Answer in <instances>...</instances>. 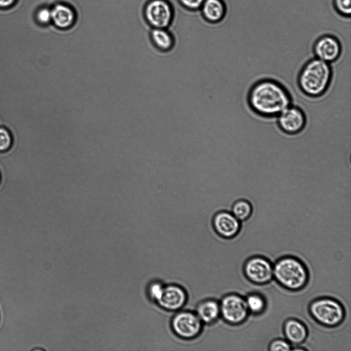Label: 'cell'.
Listing matches in <instances>:
<instances>
[{
	"label": "cell",
	"mask_w": 351,
	"mask_h": 351,
	"mask_svg": "<svg viewBox=\"0 0 351 351\" xmlns=\"http://www.w3.org/2000/svg\"><path fill=\"white\" fill-rule=\"evenodd\" d=\"M292 97L286 86L279 80L258 79L250 86L247 103L251 110L265 119H274L292 104Z\"/></svg>",
	"instance_id": "cell-1"
},
{
	"label": "cell",
	"mask_w": 351,
	"mask_h": 351,
	"mask_svg": "<svg viewBox=\"0 0 351 351\" xmlns=\"http://www.w3.org/2000/svg\"><path fill=\"white\" fill-rule=\"evenodd\" d=\"M330 64L313 57L300 68L296 84L301 93L308 98H319L328 91L333 79Z\"/></svg>",
	"instance_id": "cell-2"
},
{
	"label": "cell",
	"mask_w": 351,
	"mask_h": 351,
	"mask_svg": "<svg viewBox=\"0 0 351 351\" xmlns=\"http://www.w3.org/2000/svg\"><path fill=\"white\" fill-rule=\"evenodd\" d=\"M273 279L282 287L289 291H299L308 282V270L304 263L296 257H281L273 264Z\"/></svg>",
	"instance_id": "cell-3"
},
{
	"label": "cell",
	"mask_w": 351,
	"mask_h": 351,
	"mask_svg": "<svg viewBox=\"0 0 351 351\" xmlns=\"http://www.w3.org/2000/svg\"><path fill=\"white\" fill-rule=\"evenodd\" d=\"M311 317L320 325L332 328L340 325L345 317L343 305L330 297L318 298L311 301L308 306Z\"/></svg>",
	"instance_id": "cell-4"
},
{
	"label": "cell",
	"mask_w": 351,
	"mask_h": 351,
	"mask_svg": "<svg viewBox=\"0 0 351 351\" xmlns=\"http://www.w3.org/2000/svg\"><path fill=\"white\" fill-rule=\"evenodd\" d=\"M204 324L194 311L180 310L175 312L170 321V327L175 335L185 340L197 338L201 334Z\"/></svg>",
	"instance_id": "cell-5"
},
{
	"label": "cell",
	"mask_w": 351,
	"mask_h": 351,
	"mask_svg": "<svg viewBox=\"0 0 351 351\" xmlns=\"http://www.w3.org/2000/svg\"><path fill=\"white\" fill-rule=\"evenodd\" d=\"M219 301L220 318L231 325L245 322L250 314L245 298L236 293L225 294Z\"/></svg>",
	"instance_id": "cell-6"
},
{
	"label": "cell",
	"mask_w": 351,
	"mask_h": 351,
	"mask_svg": "<svg viewBox=\"0 0 351 351\" xmlns=\"http://www.w3.org/2000/svg\"><path fill=\"white\" fill-rule=\"evenodd\" d=\"M143 14L146 23L152 28H168L174 16L173 6L168 0H149Z\"/></svg>",
	"instance_id": "cell-7"
},
{
	"label": "cell",
	"mask_w": 351,
	"mask_h": 351,
	"mask_svg": "<svg viewBox=\"0 0 351 351\" xmlns=\"http://www.w3.org/2000/svg\"><path fill=\"white\" fill-rule=\"evenodd\" d=\"M246 278L256 285H265L273 279V264L267 258L260 255L249 257L243 266Z\"/></svg>",
	"instance_id": "cell-8"
},
{
	"label": "cell",
	"mask_w": 351,
	"mask_h": 351,
	"mask_svg": "<svg viewBox=\"0 0 351 351\" xmlns=\"http://www.w3.org/2000/svg\"><path fill=\"white\" fill-rule=\"evenodd\" d=\"M275 119L279 128L289 135L302 132L308 120L306 114L302 107L292 104L286 108Z\"/></svg>",
	"instance_id": "cell-9"
},
{
	"label": "cell",
	"mask_w": 351,
	"mask_h": 351,
	"mask_svg": "<svg viewBox=\"0 0 351 351\" xmlns=\"http://www.w3.org/2000/svg\"><path fill=\"white\" fill-rule=\"evenodd\" d=\"M312 52L313 57L331 64L340 58L343 52V46L339 39L336 35L325 33L318 37L313 42Z\"/></svg>",
	"instance_id": "cell-10"
},
{
	"label": "cell",
	"mask_w": 351,
	"mask_h": 351,
	"mask_svg": "<svg viewBox=\"0 0 351 351\" xmlns=\"http://www.w3.org/2000/svg\"><path fill=\"white\" fill-rule=\"evenodd\" d=\"M241 223L228 210L218 211L212 218V226L215 233L227 240L233 239L239 234Z\"/></svg>",
	"instance_id": "cell-11"
},
{
	"label": "cell",
	"mask_w": 351,
	"mask_h": 351,
	"mask_svg": "<svg viewBox=\"0 0 351 351\" xmlns=\"http://www.w3.org/2000/svg\"><path fill=\"white\" fill-rule=\"evenodd\" d=\"M188 299L186 290L176 283L165 284L161 298L156 305L167 311L175 312L182 309Z\"/></svg>",
	"instance_id": "cell-12"
},
{
	"label": "cell",
	"mask_w": 351,
	"mask_h": 351,
	"mask_svg": "<svg viewBox=\"0 0 351 351\" xmlns=\"http://www.w3.org/2000/svg\"><path fill=\"white\" fill-rule=\"evenodd\" d=\"M285 339L292 345L298 346L307 339L308 330L305 324L295 318H289L285 321L283 326Z\"/></svg>",
	"instance_id": "cell-13"
},
{
	"label": "cell",
	"mask_w": 351,
	"mask_h": 351,
	"mask_svg": "<svg viewBox=\"0 0 351 351\" xmlns=\"http://www.w3.org/2000/svg\"><path fill=\"white\" fill-rule=\"evenodd\" d=\"M194 311L204 325H211L220 318L219 301L214 298L204 299L198 302Z\"/></svg>",
	"instance_id": "cell-14"
},
{
	"label": "cell",
	"mask_w": 351,
	"mask_h": 351,
	"mask_svg": "<svg viewBox=\"0 0 351 351\" xmlns=\"http://www.w3.org/2000/svg\"><path fill=\"white\" fill-rule=\"evenodd\" d=\"M149 40L153 48L161 53L170 52L176 46L175 38L168 28H152Z\"/></svg>",
	"instance_id": "cell-15"
},
{
	"label": "cell",
	"mask_w": 351,
	"mask_h": 351,
	"mask_svg": "<svg viewBox=\"0 0 351 351\" xmlns=\"http://www.w3.org/2000/svg\"><path fill=\"white\" fill-rule=\"evenodd\" d=\"M200 9L203 18L212 24L221 21L227 13L226 5L223 0H204Z\"/></svg>",
	"instance_id": "cell-16"
},
{
	"label": "cell",
	"mask_w": 351,
	"mask_h": 351,
	"mask_svg": "<svg viewBox=\"0 0 351 351\" xmlns=\"http://www.w3.org/2000/svg\"><path fill=\"white\" fill-rule=\"evenodd\" d=\"M51 11V21L58 28L62 29H67L74 23L75 12L68 6L59 4L55 5Z\"/></svg>",
	"instance_id": "cell-17"
},
{
	"label": "cell",
	"mask_w": 351,
	"mask_h": 351,
	"mask_svg": "<svg viewBox=\"0 0 351 351\" xmlns=\"http://www.w3.org/2000/svg\"><path fill=\"white\" fill-rule=\"evenodd\" d=\"M230 212L241 222L248 220L253 213L251 203L245 198H238L232 205Z\"/></svg>",
	"instance_id": "cell-18"
},
{
	"label": "cell",
	"mask_w": 351,
	"mask_h": 351,
	"mask_svg": "<svg viewBox=\"0 0 351 351\" xmlns=\"http://www.w3.org/2000/svg\"><path fill=\"white\" fill-rule=\"evenodd\" d=\"M245 298L250 313L258 316L262 314L266 310L267 301L262 294L256 292H252Z\"/></svg>",
	"instance_id": "cell-19"
},
{
	"label": "cell",
	"mask_w": 351,
	"mask_h": 351,
	"mask_svg": "<svg viewBox=\"0 0 351 351\" xmlns=\"http://www.w3.org/2000/svg\"><path fill=\"white\" fill-rule=\"evenodd\" d=\"M165 284L159 280L149 282L145 289L146 297L150 301L157 304L163 293Z\"/></svg>",
	"instance_id": "cell-20"
},
{
	"label": "cell",
	"mask_w": 351,
	"mask_h": 351,
	"mask_svg": "<svg viewBox=\"0 0 351 351\" xmlns=\"http://www.w3.org/2000/svg\"><path fill=\"white\" fill-rule=\"evenodd\" d=\"M335 11L340 16L349 18L351 15V0H332Z\"/></svg>",
	"instance_id": "cell-21"
},
{
	"label": "cell",
	"mask_w": 351,
	"mask_h": 351,
	"mask_svg": "<svg viewBox=\"0 0 351 351\" xmlns=\"http://www.w3.org/2000/svg\"><path fill=\"white\" fill-rule=\"evenodd\" d=\"M13 144L11 133L7 129L0 128V152H5L10 149Z\"/></svg>",
	"instance_id": "cell-22"
},
{
	"label": "cell",
	"mask_w": 351,
	"mask_h": 351,
	"mask_svg": "<svg viewBox=\"0 0 351 351\" xmlns=\"http://www.w3.org/2000/svg\"><path fill=\"white\" fill-rule=\"evenodd\" d=\"M292 345L285 339L277 338L272 340L268 345L269 351H289L291 350Z\"/></svg>",
	"instance_id": "cell-23"
},
{
	"label": "cell",
	"mask_w": 351,
	"mask_h": 351,
	"mask_svg": "<svg viewBox=\"0 0 351 351\" xmlns=\"http://www.w3.org/2000/svg\"><path fill=\"white\" fill-rule=\"evenodd\" d=\"M36 18L38 22L43 25L47 24L51 21V11L48 8L40 9L37 14Z\"/></svg>",
	"instance_id": "cell-24"
},
{
	"label": "cell",
	"mask_w": 351,
	"mask_h": 351,
	"mask_svg": "<svg viewBox=\"0 0 351 351\" xmlns=\"http://www.w3.org/2000/svg\"><path fill=\"white\" fill-rule=\"evenodd\" d=\"M204 0H178L179 3L184 8L196 11L200 9Z\"/></svg>",
	"instance_id": "cell-25"
},
{
	"label": "cell",
	"mask_w": 351,
	"mask_h": 351,
	"mask_svg": "<svg viewBox=\"0 0 351 351\" xmlns=\"http://www.w3.org/2000/svg\"><path fill=\"white\" fill-rule=\"evenodd\" d=\"M15 0H0L1 7H7L11 5Z\"/></svg>",
	"instance_id": "cell-26"
},
{
	"label": "cell",
	"mask_w": 351,
	"mask_h": 351,
	"mask_svg": "<svg viewBox=\"0 0 351 351\" xmlns=\"http://www.w3.org/2000/svg\"><path fill=\"white\" fill-rule=\"evenodd\" d=\"M0 181H1V174H0Z\"/></svg>",
	"instance_id": "cell-27"
},
{
	"label": "cell",
	"mask_w": 351,
	"mask_h": 351,
	"mask_svg": "<svg viewBox=\"0 0 351 351\" xmlns=\"http://www.w3.org/2000/svg\"><path fill=\"white\" fill-rule=\"evenodd\" d=\"M0 318H1V316H0Z\"/></svg>",
	"instance_id": "cell-28"
}]
</instances>
